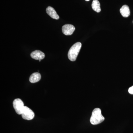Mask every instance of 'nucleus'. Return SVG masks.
Wrapping results in <instances>:
<instances>
[{"label":"nucleus","mask_w":133,"mask_h":133,"mask_svg":"<svg viewBox=\"0 0 133 133\" xmlns=\"http://www.w3.org/2000/svg\"><path fill=\"white\" fill-rule=\"evenodd\" d=\"M13 106L16 113L19 115H22L24 107V103L21 99L19 98L16 99L13 102Z\"/></svg>","instance_id":"obj_3"},{"label":"nucleus","mask_w":133,"mask_h":133,"mask_svg":"<svg viewBox=\"0 0 133 133\" xmlns=\"http://www.w3.org/2000/svg\"><path fill=\"white\" fill-rule=\"evenodd\" d=\"M92 8L97 13H99L101 11L100 4L98 0H93L92 4Z\"/></svg>","instance_id":"obj_10"},{"label":"nucleus","mask_w":133,"mask_h":133,"mask_svg":"<svg viewBox=\"0 0 133 133\" xmlns=\"http://www.w3.org/2000/svg\"><path fill=\"white\" fill-rule=\"evenodd\" d=\"M82 44L80 42L76 43L71 48L68 52V56L70 61L74 62L76 61L80 50Z\"/></svg>","instance_id":"obj_2"},{"label":"nucleus","mask_w":133,"mask_h":133,"mask_svg":"<svg viewBox=\"0 0 133 133\" xmlns=\"http://www.w3.org/2000/svg\"><path fill=\"white\" fill-rule=\"evenodd\" d=\"M120 12L122 16L124 17H128L130 15V9L128 5H123L120 9Z\"/></svg>","instance_id":"obj_8"},{"label":"nucleus","mask_w":133,"mask_h":133,"mask_svg":"<svg viewBox=\"0 0 133 133\" xmlns=\"http://www.w3.org/2000/svg\"><path fill=\"white\" fill-rule=\"evenodd\" d=\"M23 118L27 120H31L35 117V113L31 109L27 106H24L22 114Z\"/></svg>","instance_id":"obj_4"},{"label":"nucleus","mask_w":133,"mask_h":133,"mask_svg":"<svg viewBox=\"0 0 133 133\" xmlns=\"http://www.w3.org/2000/svg\"><path fill=\"white\" fill-rule=\"evenodd\" d=\"M105 118L101 114V111L99 108L94 109L92 113L90 122L92 125H96L100 124L104 121Z\"/></svg>","instance_id":"obj_1"},{"label":"nucleus","mask_w":133,"mask_h":133,"mask_svg":"<svg viewBox=\"0 0 133 133\" xmlns=\"http://www.w3.org/2000/svg\"><path fill=\"white\" fill-rule=\"evenodd\" d=\"M85 1H90V0H85Z\"/></svg>","instance_id":"obj_12"},{"label":"nucleus","mask_w":133,"mask_h":133,"mask_svg":"<svg viewBox=\"0 0 133 133\" xmlns=\"http://www.w3.org/2000/svg\"><path fill=\"white\" fill-rule=\"evenodd\" d=\"M128 92L130 94H133V86L129 88L128 90Z\"/></svg>","instance_id":"obj_11"},{"label":"nucleus","mask_w":133,"mask_h":133,"mask_svg":"<svg viewBox=\"0 0 133 133\" xmlns=\"http://www.w3.org/2000/svg\"><path fill=\"white\" fill-rule=\"evenodd\" d=\"M41 76L38 72H35L31 74L29 78V81L30 83H37L41 80Z\"/></svg>","instance_id":"obj_9"},{"label":"nucleus","mask_w":133,"mask_h":133,"mask_svg":"<svg viewBox=\"0 0 133 133\" xmlns=\"http://www.w3.org/2000/svg\"></svg>","instance_id":"obj_14"},{"label":"nucleus","mask_w":133,"mask_h":133,"mask_svg":"<svg viewBox=\"0 0 133 133\" xmlns=\"http://www.w3.org/2000/svg\"><path fill=\"white\" fill-rule=\"evenodd\" d=\"M46 11L47 14L52 19L56 20L59 19V16L53 8L51 6L48 7L46 9Z\"/></svg>","instance_id":"obj_7"},{"label":"nucleus","mask_w":133,"mask_h":133,"mask_svg":"<svg viewBox=\"0 0 133 133\" xmlns=\"http://www.w3.org/2000/svg\"><path fill=\"white\" fill-rule=\"evenodd\" d=\"M75 30V27L71 24H65L62 27V32L65 35H71Z\"/></svg>","instance_id":"obj_5"},{"label":"nucleus","mask_w":133,"mask_h":133,"mask_svg":"<svg viewBox=\"0 0 133 133\" xmlns=\"http://www.w3.org/2000/svg\"><path fill=\"white\" fill-rule=\"evenodd\" d=\"M30 56L32 58L36 60H42L45 57L44 53L38 50H36L31 52Z\"/></svg>","instance_id":"obj_6"},{"label":"nucleus","mask_w":133,"mask_h":133,"mask_svg":"<svg viewBox=\"0 0 133 133\" xmlns=\"http://www.w3.org/2000/svg\"><path fill=\"white\" fill-rule=\"evenodd\" d=\"M41 59H40V60H39V62H41Z\"/></svg>","instance_id":"obj_13"}]
</instances>
